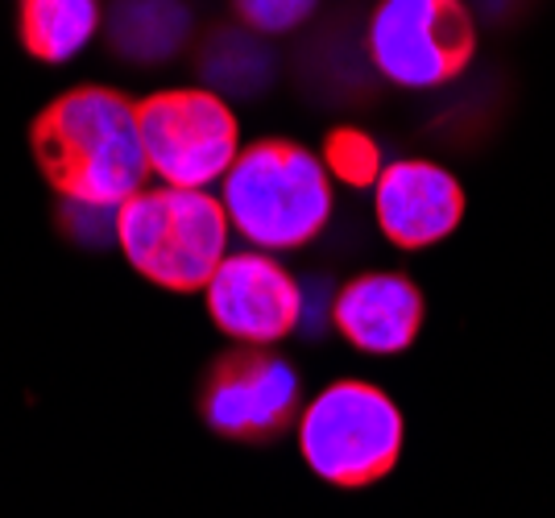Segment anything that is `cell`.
Here are the masks:
<instances>
[{
    "mask_svg": "<svg viewBox=\"0 0 555 518\" xmlns=\"http://www.w3.org/2000/svg\"><path fill=\"white\" fill-rule=\"evenodd\" d=\"M406 424L398 402L361 377L324 386L299 411V452L307 469L336 490L377 485L398 465Z\"/></svg>",
    "mask_w": 555,
    "mask_h": 518,
    "instance_id": "obj_4",
    "label": "cell"
},
{
    "mask_svg": "<svg viewBox=\"0 0 555 518\" xmlns=\"http://www.w3.org/2000/svg\"><path fill=\"white\" fill-rule=\"evenodd\" d=\"M377 75L402 92H436L477 54V22L464 0H377L365 25Z\"/></svg>",
    "mask_w": 555,
    "mask_h": 518,
    "instance_id": "obj_6",
    "label": "cell"
},
{
    "mask_svg": "<svg viewBox=\"0 0 555 518\" xmlns=\"http://www.w3.org/2000/svg\"><path fill=\"white\" fill-rule=\"evenodd\" d=\"M324 166L332 179H345L348 187H373L382 174V150L361 129H336L324 145Z\"/></svg>",
    "mask_w": 555,
    "mask_h": 518,
    "instance_id": "obj_14",
    "label": "cell"
},
{
    "mask_svg": "<svg viewBox=\"0 0 555 518\" xmlns=\"http://www.w3.org/2000/svg\"><path fill=\"white\" fill-rule=\"evenodd\" d=\"M332 328L370 357L406 353L423 332V290L393 270L357 274L332 290Z\"/></svg>",
    "mask_w": 555,
    "mask_h": 518,
    "instance_id": "obj_10",
    "label": "cell"
},
{
    "mask_svg": "<svg viewBox=\"0 0 555 518\" xmlns=\"http://www.w3.org/2000/svg\"><path fill=\"white\" fill-rule=\"evenodd\" d=\"M138 133L150 179L163 187H220L241 154L236 113L208 88H166L138 100Z\"/></svg>",
    "mask_w": 555,
    "mask_h": 518,
    "instance_id": "obj_5",
    "label": "cell"
},
{
    "mask_svg": "<svg viewBox=\"0 0 555 518\" xmlns=\"http://www.w3.org/2000/svg\"><path fill=\"white\" fill-rule=\"evenodd\" d=\"M216 199L232 233L249 249L278 258L324 233L336 208V187L320 154L286 138H261L241 145Z\"/></svg>",
    "mask_w": 555,
    "mask_h": 518,
    "instance_id": "obj_2",
    "label": "cell"
},
{
    "mask_svg": "<svg viewBox=\"0 0 555 518\" xmlns=\"http://www.w3.org/2000/svg\"><path fill=\"white\" fill-rule=\"evenodd\" d=\"M59 220H63V233L88 249H100V245H113L116 241V208H92V204H70L63 199L59 208Z\"/></svg>",
    "mask_w": 555,
    "mask_h": 518,
    "instance_id": "obj_16",
    "label": "cell"
},
{
    "mask_svg": "<svg viewBox=\"0 0 555 518\" xmlns=\"http://www.w3.org/2000/svg\"><path fill=\"white\" fill-rule=\"evenodd\" d=\"M229 216L211 191L145 183L116 208V245L145 283L191 295L211 283L229 258Z\"/></svg>",
    "mask_w": 555,
    "mask_h": 518,
    "instance_id": "obj_3",
    "label": "cell"
},
{
    "mask_svg": "<svg viewBox=\"0 0 555 518\" xmlns=\"http://www.w3.org/2000/svg\"><path fill=\"white\" fill-rule=\"evenodd\" d=\"M315 9H320V0H232L236 22L261 38L295 34L315 17Z\"/></svg>",
    "mask_w": 555,
    "mask_h": 518,
    "instance_id": "obj_15",
    "label": "cell"
},
{
    "mask_svg": "<svg viewBox=\"0 0 555 518\" xmlns=\"http://www.w3.org/2000/svg\"><path fill=\"white\" fill-rule=\"evenodd\" d=\"M377 229L398 249H431L461 229L464 187L452 170L427 158H393L373 183Z\"/></svg>",
    "mask_w": 555,
    "mask_h": 518,
    "instance_id": "obj_9",
    "label": "cell"
},
{
    "mask_svg": "<svg viewBox=\"0 0 555 518\" xmlns=\"http://www.w3.org/2000/svg\"><path fill=\"white\" fill-rule=\"evenodd\" d=\"M199 79L220 100H254L278 75V54L270 38H261L241 22L211 29L199 47Z\"/></svg>",
    "mask_w": 555,
    "mask_h": 518,
    "instance_id": "obj_11",
    "label": "cell"
},
{
    "mask_svg": "<svg viewBox=\"0 0 555 518\" xmlns=\"http://www.w3.org/2000/svg\"><path fill=\"white\" fill-rule=\"evenodd\" d=\"M100 29V0H17V34L25 54L50 67L79 59Z\"/></svg>",
    "mask_w": 555,
    "mask_h": 518,
    "instance_id": "obj_13",
    "label": "cell"
},
{
    "mask_svg": "<svg viewBox=\"0 0 555 518\" xmlns=\"http://www.w3.org/2000/svg\"><path fill=\"white\" fill-rule=\"evenodd\" d=\"M29 150L50 191L70 204L120 208L150 183L138 100L104 83L54 95L29 125Z\"/></svg>",
    "mask_w": 555,
    "mask_h": 518,
    "instance_id": "obj_1",
    "label": "cell"
},
{
    "mask_svg": "<svg viewBox=\"0 0 555 518\" xmlns=\"http://www.w3.org/2000/svg\"><path fill=\"white\" fill-rule=\"evenodd\" d=\"M104 34L125 63L163 67L191 38V9L183 0H116Z\"/></svg>",
    "mask_w": 555,
    "mask_h": 518,
    "instance_id": "obj_12",
    "label": "cell"
},
{
    "mask_svg": "<svg viewBox=\"0 0 555 518\" xmlns=\"http://www.w3.org/2000/svg\"><path fill=\"white\" fill-rule=\"evenodd\" d=\"M211 324L245 349H274L302 324V283L261 249H236L204 286Z\"/></svg>",
    "mask_w": 555,
    "mask_h": 518,
    "instance_id": "obj_8",
    "label": "cell"
},
{
    "mask_svg": "<svg viewBox=\"0 0 555 518\" xmlns=\"http://www.w3.org/2000/svg\"><path fill=\"white\" fill-rule=\"evenodd\" d=\"M302 386L286 357L274 349H245L236 345L204 377L199 415L224 440H270L282 436L299 415Z\"/></svg>",
    "mask_w": 555,
    "mask_h": 518,
    "instance_id": "obj_7",
    "label": "cell"
}]
</instances>
